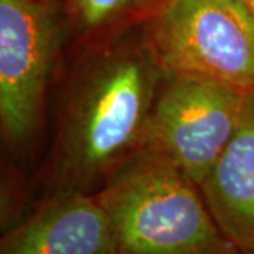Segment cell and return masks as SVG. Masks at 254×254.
I'll return each instance as SVG.
<instances>
[{"mask_svg":"<svg viewBox=\"0 0 254 254\" xmlns=\"http://www.w3.org/2000/svg\"><path fill=\"white\" fill-rule=\"evenodd\" d=\"M199 190L222 230L240 250H253L254 91L245 93L236 130Z\"/></svg>","mask_w":254,"mask_h":254,"instance_id":"cell-7","label":"cell"},{"mask_svg":"<svg viewBox=\"0 0 254 254\" xmlns=\"http://www.w3.org/2000/svg\"><path fill=\"white\" fill-rule=\"evenodd\" d=\"M51 1H54L57 4L63 6L64 9L66 10V13L71 16L73 11V7H75V1H76V0H51Z\"/></svg>","mask_w":254,"mask_h":254,"instance_id":"cell-9","label":"cell"},{"mask_svg":"<svg viewBox=\"0 0 254 254\" xmlns=\"http://www.w3.org/2000/svg\"><path fill=\"white\" fill-rule=\"evenodd\" d=\"M239 254H254V249L253 250H240Z\"/></svg>","mask_w":254,"mask_h":254,"instance_id":"cell-11","label":"cell"},{"mask_svg":"<svg viewBox=\"0 0 254 254\" xmlns=\"http://www.w3.org/2000/svg\"><path fill=\"white\" fill-rule=\"evenodd\" d=\"M109 213L116 254H239L199 187L137 151L96 193Z\"/></svg>","mask_w":254,"mask_h":254,"instance_id":"cell-2","label":"cell"},{"mask_svg":"<svg viewBox=\"0 0 254 254\" xmlns=\"http://www.w3.org/2000/svg\"><path fill=\"white\" fill-rule=\"evenodd\" d=\"M245 1V4L247 6V9L250 11V14H252V17L254 20V0H243Z\"/></svg>","mask_w":254,"mask_h":254,"instance_id":"cell-10","label":"cell"},{"mask_svg":"<svg viewBox=\"0 0 254 254\" xmlns=\"http://www.w3.org/2000/svg\"><path fill=\"white\" fill-rule=\"evenodd\" d=\"M95 46L64 102L41 199L63 192L98 193L140 150L165 78L144 24L95 40Z\"/></svg>","mask_w":254,"mask_h":254,"instance_id":"cell-1","label":"cell"},{"mask_svg":"<svg viewBox=\"0 0 254 254\" xmlns=\"http://www.w3.org/2000/svg\"><path fill=\"white\" fill-rule=\"evenodd\" d=\"M51 0H0V125L13 144L36 133L60 46Z\"/></svg>","mask_w":254,"mask_h":254,"instance_id":"cell-5","label":"cell"},{"mask_svg":"<svg viewBox=\"0 0 254 254\" xmlns=\"http://www.w3.org/2000/svg\"><path fill=\"white\" fill-rule=\"evenodd\" d=\"M245 93L216 82L165 75L140 144L198 187L236 130Z\"/></svg>","mask_w":254,"mask_h":254,"instance_id":"cell-4","label":"cell"},{"mask_svg":"<svg viewBox=\"0 0 254 254\" xmlns=\"http://www.w3.org/2000/svg\"><path fill=\"white\" fill-rule=\"evenodd\" d=\"M167 0H76L71 17L83 36L100 40L144 24Z\"/></svg>","mask_w":254,"mask_h":254,"instance_id":"cell-8","label":"cell"},{"mask_svg":"<svg viewBox=\"0 0 254 254\" xmlns=\"http://www.w3.org/2000/svg\"><path fill=\"white\" fill-rule=\"evenodd\" d=\"M0 254H116V237L96 193L63 192L4 232Z\"/></svg>","mask_w":254,"mask_h":254,"instance_id":"cell-6","label":"cell"},{"mask_svg":"<svg viewBox=\"0 0 254 254\" xmlns=\"http://www.w3.org/2000/svg\"><path fill=\"white\" fill-rule=\"evenodd\" d=\"M144 31L165 75L254 91V20L243 0H167Z\"/></svg>","mask_w":254,"mask_h":254,"instance_id":"cell-3","label":"cell"}]
</instances>
